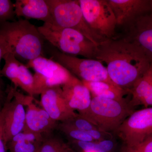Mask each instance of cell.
<instances>
[{
    "label": "cell",
    "instance_id": "f546056e",
    "mask_svg": "<svg viewBox=\"0 0 152 152\" xmlns=\"http://www.w3.org/2000/svg\"><path fill=\"white\" fill-rule=\"evenodd\" d=\"M96 142L105 152H112L115 148V141L113 138L106 139Z\"/></svg>",
    "mask_w": 152,
    "mask_h": 152
},
{
    "label": "cell",
    "instance_id": "d6986e66",
    "mask_svg": "<svg viewBox=\"0 0 152 152\" xmlns=\"http://www.w3.org/2000/svg\"><path fill=\"white\" fill-rule=\"evenodd\" d=\"M26 66L28 69H34L36 73L46 77H52L66 70L65 68L56 61L44 56L30 60Z\"/></svg>",
    "mask_w": 152,
    "mask_h": 152
},
{
    "label": "cell",
    "instance_id": "9a60e30c",
    "mask_svg": "<svg viewBox=\"0 0 152 152\" xmlns=\"http://www.w3.org/2000/svg\"><path fill=\"white\" fill-rule=\"evenodd\" d=\"M14 7L16 16L18 18L52 23L50 8L46 0H17Z\"/></svg>",
    "mask_w": 152,
    "mask_h": 152
},
{
    "label": "cell",
    "instance_id": "9c48e42d",
    "mask_svg": "<svg viewBox=\"0 0 152 152\" xmlns=\"http://www.w3.org/2000/svg\"><path fill=\"white\" fill-rule=\"evenodd\" d=\"M115 17L117 27L129 28L139 18L151 12L150 0H107Z\"/></svg>",
    "mask_w": 152,
    "mask_h": 152
},
{
    "label": "cell",
    "instance_id": "277c9868",
    "mask_svg": "<svg viewBox=\"0 0 152 152\" xmlns=\"http://www.w3.org/2000/svg\"><path fill=\"white\" fill-rule=\"evenodd\" d=\"M134 111L125 99L118 101L92 97L88 108L78 114L99 129L113 134Z\"/></svg>",
    "mask_w": 152,
    "mask_h": 152
},
{
    "label": "cell",
    "instance_id": "ffe728a7",
    "mask_svg": "<svg viewBox=\"0 0 152 152\" xmlns=\"http://www.w3.org/2000/svg\"><path fill=\"white\" fill-rule=\"evenodd\" d=\"M26 66L21 63L19 67L16 84L14 86L21 88L27 93L29 96L34 97V80Z\"/></svg>",
    "mask_w": 152,
    "mask_h": 152
},
{
    "label": "cell",
    "instance_id": "4316f807",
    "mask_svg": "<svg viewBox=\"0 0 152 152\" xmlns=\"http://www.w3.org/2000/svg\"><path fill=\"white\" fill-rule=\"evenodd\" d=\"M120 152H152V134L137 145L129 146L123 145Z\"/></svg>",
    "mask_w": 152,
    "mask_h": 152
},
{
    "label": "cell",
    "instance_id": "e0dca14e",
    "mask_svg": "<svg viewBox=\"0 0 152 152\" xmlns=\"http://www.w3.org/2000/svg\"><path fill=\"white\" fill-rule=\"evenodd\" d=\"M44 139L42 135L24 130L12 138L7 148L9 152H39Z\"/></svg>",
    "mask_w": 152,
    "mask_h": 152
},
{
    "label": "cell",
    "instance_id": "5b68a950",
    "mask_svg": "<svg viewBox=\"0 0 152 152\" xmlns=\"http://www.w3.org/2000/svg\"><path fill=\"white\" fill-rule=\"evenodd\" d=\"M52 24L77 30L99 46L102 42L87 25L78 0H46Z\"/></svg>",
    "mask_w": 152,
    "mask_h": 152
},
{
    "label": "cell",
    "instance_id": "52a82bcc",
    "mask_svg": "<svg viewBox=\"0 0 152 152\" xmlns=\"http://www.w3.org/2000/svg\"><path fill=\"white\" fill-rule=\"evenodd\" d=\"M49 53L51 59L82 81L113 82L109 77L107 68L97 60L80 58L63 53L56 48L50 50Z\"/></svg>",
    "mask_w": 152,
    "mask_h": 152
},
{
    "label": "cell",
    "instance_id": "484cf974",
    "mask_svg": "<svg viewBox=\"0 0 152 152\" xmlns=\"http://www.w3.org/2000/svg\"><path fill=\"white\" fill-rule=\"evenodd\" d=\"M12 98V95H7L4 104L0 112V152H7L8 151L7 144L5 140L4 121L8 107Z\"/></svg>",
    "mask_w": 152,
    "mask_h": 152
},
{
    "label": "cell",
    "instance_id": "30bf717a",
    "mask_svg": "<svg viewBox=\"0 0 152 152\" xmlns=\"http://www.w3.org/2000/svg\"><path fill=\"white\" fill-rule=\"evenodd\" d=\"M25 95L19 92L15 88L14 97L9 104L4 121L5 140L7 144L14 136L24 129L26 109Z\"/></svg>",
    "mask_w": 152,
    "mask_h": 152
},
{
    "label": "cell",
    "instance_id": "ac0fdd59",
    "mask_svg": "<svg viewBox=\"0 0 152 152\" xmlns=\"http://www.w3.org/2000/svg\"><path fill=\"white\" fill-rule=\"evenodd\" d=\"M89 90L92 97H98L121 101L125 99V95L129 94L113 82L82 81Z\"/></svg>",
    "mask_w": 152,
    "mask_h": 152
},
{
    "label": "cell",
    "instance_id": "5bb4252c",
    "mask_svg": "<svg viewBox=\"0 0 152 152\" xmlns=\"http://www.w3.org/2000/svg\"><path fill=\"white\" fill-rule=\"evenodd\" d=\"M61 88L66 102L75 111H84L89 107L92 98L91 92L82 81L75 76Z\"/></svg>",
    "mask_w": 152,
    "mask_h": 152
},
{
    "label": "cell",
    "instance_id": "8992f818",
    "mask_svg": "<svg viewBox=\"0 0 152 152\" xmlns=\"http://www.w3.org/2000/svg\"><path fill=\"white\" fill-rule=\"evenodd\" d=\"M85 21L101 40L115 37L117 22L107 0H78Z\"/></svg>",
    "mask_w": 152,
    "mask_h": 152
},
{
    "label": "cell",
    "instance_id": "d4e9b609",
    "mask_svg": "<svg viewBox=\"0 0 152 152\" xmlns=\"http://www.w3.org/2000/svg\"><path fill=\"white\" fill-rule=\"evenodd\" d=\"M14 4L10 0H0V23L14 21L15 16Z\"/></svg>",
    "mask_w": 152,
    "mask_h": 152
},
{
    "label": "cell",
    "instance_id": "4fadbf2b",
    "mask_svg": "<svg viewBox=\"0 0 152 152\" xmlns=\"http://www.w3.org/2000/svg\"><path fill=\"white\" fill-rule=\"evenodd\" d=\"M40 95L41 107L56 121L63 122L77 115L66 102L63 96L61 87L47 89Z\"/></svg>",
    "mask_w": 152,
    "mask_h": 152
},
{
    "label": "cell",
    "instance_id": "603a6c76",
    "mask_svg": "<svg viewBox=\"0 0 152 152\" xmlns=\"http://www.w3.org/2000/svg\"><path fill=\"white\" fill-rule=\"evenodd\" d=\"M58 128L70 141L81 142H95L89 134L80 130L63 122L58 124Z\"/></svg>",
    "mask_w": 152,
    "mask_h": 152
},
{
    "label": "cell",
    "instance_id": "7402d4cb",
    "mask_svg": "<svg viewBox=\"0 0 152 152\" xmlns=\"http://www.w3.org/2000/svg\"><path fill=\"white\" fill-rule=\"evenodd\" d=\"M39 152H75L70 145L56 137L45 138Z\"/></svg>",
    "mask_w": 152,
    "mask_h": 152
},
{
    "label": "cell",
    "instance_id": "4dcf8cb0",
    "mask_svg": "<svg viewBox=\"0 0 152 152\" xmlns=\"http://www.w3.org/2000/svg\"><path fill=\"white\" fill-rule=\"evenodd\" d=\"M9 52H11V48L8 44L6 42L4 38L0 35V64L1 60L3 59L4 56ZM1 69L0 66V77L1 76Z\"/></svg>",
    "mask_w": 152,
    "mask_h": 152
},
{
    "label": "cell",
    "instance_id": "ba28073f",
    "mask_svg": "<svg viewBox=\"0 0 152 152\" xmlns=\"http://www.w3.org/2000/svg\"><path fill=\"white\" fill-rule=\"evenodd\" d=\"M113 134L123 145L134 146L152 134V107L134 111Z\"/></svg>",
    "mask_w": 152,
    "mask_h": 152
},
{
    "label": "cell",
    "instance_id": "2e32d148",
    "mask_svg": "<svg viewBox=\"0 0 152 152\" xmlns=\"http://www.w3.org/2000/svg\"><path fill=\"white\" fill-rule=\"evenodd\" d=\"M128 93L131 96L129 104L133 108L138 106L152 107V64Z\"/></svg>",
    "mask_w": 152,
    "mask_h": 152
},
{
    "label": "cell",
    "instance_id": "83f0119b",
    "mask_svg": "<svg viewBox=\"0 0 152 152\" xmlns=\"http://www.w3.org/2000/svg\"><path fill=\"white\" fill-rule=\"evenodd\" d=\"M70 141L72 145L82 152H105L96 142Z\"/></svg>",
    "mask_w": 152,
    "mask_h": 152
},
{
    "label": "cell",
    "instance_id": "cb8c5ba5",
    "mask_svg": "<svg viewBox=\"0 0 152 152\" xmlns=\"http://www.w3.org/2000/svg\"><path fill=\"white\" fill-rule=\"evenodd\" d=\"M63 122L73 127L80 130L84 131L86 132L93 130L99 129L89 121L81 116L77 113L75 116L72 117Z\"/></svg>",
    "mask_w": 152,
    "mask_h": 152
},
{
    "label": "cell",
    "instance_id": "6da1fadb",
    "mask_svg": "<svg viewBox=\"0 0 152 152\" xmlns=\"http://www.w3.org/2000/svg\"><path fill=\"white\" fill-rule=\"evenodd\" d=\"M96 59L105 63L111 80L128 92L151 64L136 45L124 37L101 42Z\"/></svg>",
    "mask_w": 152,
    "mask_h": 152
},
{
    "label": "cell",
    "instance_id": "7c38bea8",
    "mask_svg": "<svg viewBox=\"0 0 152 152\" xmlns=\"http://www.w3.org/2000/svg\"><path fill=\"white\" fill-rule=\"evenodd\" d=\"M34 100V97L25 95L26 118L24 130L42 135L51 133L58 128V122L53 120L43 109L37 106Z\"/></svg>",
    "mask_w": 152,
    "mask_h": 152
},
{
    "label": "cell",
    "instance_id": "3957f363",
    "mask_svg": "<svg viewBox=\"0 0 152 152\" xmlns=\"http://www.w3.org/2000/svg\"><path fill=\"white\" fill-rule=\"evenodd\" d=\"M38 29L44 39L61 53L96 59L98 46L79 31L50 23H44Z\"/></svg>",
    "mask_w": 152,
    "mask_h": 152
},
{
    "label": "cell",
    "instance_id": "44dd1931",
    "mask_svg": "<svg viewBox=\"0 0 152 152\" xmlns=\"http://www.w3.org/2000/svg\"><path fill=\"white\" fill-rule=\"evenodd\" d=\"M5 64L1 71V76L6 77L12 82L14 86L16 84L19 67L21 62L12 52H9L3 58Z\"/></svg>",
    "mask_w": 152,
    "mask_h": 152
},
{
    "label": "cell",
    "instance_id": "f1b7e54d",
    "mask_svg": "<svg viewBox=\"0 0 152 152\" xmlns=\"http://www.w3.org/2000/svg\"><path fill=\"white\" fill-rule=\"evenodd\" d=\"M88 133L95 142L99 141L106 139L114 138L113 133L104 132L99 129L93 130Z\"/></svg>",
    "mask_w": 152,
    "mask_h": 152
},
{
    "label": "cell",
    "instance_id": "8fae6325",
    "mask_svg": "<svg viewBox=\"0 0 152 152\" xmlns=\"http://www.w3.org/2000/svg\"><path fill=\"white\" fill-rule=\"evenodd\" d=\"M124 37L136 45L152 64V14L140 17L126 30Z\"/></svg>",
    "mask_w": 152,
    "mask_h": 152
},
{
    "label": "cell",
    "instance_id": "1f68e13d",
    "mask_svg": "<svg viewBox=\"0 0 152 152\" xmlns=\"http://www.w3.org/2000/svg\"><path fill=\"white\" fill-rule=\"evenodd\" d=\"M150 8H151V12L152 14V0H150Z\"/></svg>",
    "mask_w": 152,
    "mask_h": 152
},
{
    "label": "cell",
    "instance_id": "7a4b0ae2",
    "mask_svg": "<svg viewBox=\"0 0 152 152\" xmlns=\"http://www.w3.org/2000/svg\"><path fill=\"white\" fill-rule=\"evenodd\" d=\"M0 35L4 38L17 58L28 61L43 56L45 39L38 27L26 19L0 23Z\"/></svg>",
    "mask_w": 152,
    "mask_h": 152
}]
</instances>
